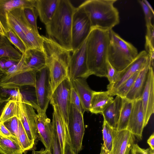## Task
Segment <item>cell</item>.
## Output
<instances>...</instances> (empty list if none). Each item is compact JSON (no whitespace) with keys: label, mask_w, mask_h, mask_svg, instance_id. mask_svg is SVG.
<instances>
[{"label":"cell","mask_w":154,"mask_h":154,"mask_svg":"<svg viewBox=\"0 0 154 154\" xmlns=\"http://www.w3.org/2000/svg\"><path fill=\"white\" fill-rule=\"evenodd\" d=\"M22 54L15 48L4 36L0 40V57H5L20 59Z\"/></svg>","instance_id":"f546056e"},{"label":"cell","mask_w":154,"mask_h":154,"mask_svg":"<svg viewBox=\"0 0 154 154\" xmlns=\"http://www.w3.org/2000/svg\"><path fill=\"white\" fill-rule=\"evenodd\" d=\"M145 47V51L146 52L149 57L151 66L154 68V45L152 44L146 36Z\"/></svg>","instance_id":"b9f144b4"},{"label":"cell","mask_w":154,"mask_h":154,"mask_svg":"<svg viewBox=\"0 0 154 154\" xmlns=\"http://www.w3.org/2000/svg\"><path fill=\"white\" fill-rule=\"evenodd\" d=\"M122 98L116 95L112 102L102 113L104 120L111 127L117 129L122 105Z\"/></svg>","instance_id":"484cf974"},{"label":"cell","mask_w":154,"mask_h":154,"mask_svg":"<svg viewBox=\"0 0 154 154\" xmlns=\"http://www.w3.org/2000/svg\"><path fill=\"white\" fill-rule=\"evenodd\" d=\"M109 30L92 27L86 40L87 64L91 75L106 77Z\"/></svg>","instance_id":"6da1fadb"},{"label":"cell","mask_w":154,"mask_h":154,"mask_svg":"<svg viewBox=\"0 0 154 154\" xmlns=\"http://www.w3.org/2000/svg\"><path fill=\"white\" fill-rule=\"evenodd\" d=\"M53 111L51 123L57 139L61 154H64L65 146L67 142H71L68 125L64 121L57 106L52 105Z\"/></svg>","instance_id":"9a60e30c"},{"label":"cell","mask_w":154,"mask_h":154,"mask_svg":"<svg viewBox=\"0 0 154 154\" xmlns=\"http://www.w3.org/2000/svg\"><path fill=\"white\" fill-rule=\"evenodd\" d=\"M23 54L24 72L31 70L37 72L47 66L46 58L44 51L36 49H29Z\"/></svg>","instance_id":"44dd1931"},{"label":"cell","mask_w":154,"mask_h":154,"mask_svg":"<svg viewBox=\"0 0 154 154\" xmlns=\"http://www.w3.org/2000/svg\"><path fill=\"white\" fill-rule=\"evenodd\" d=\"M64 154H76L72 148L71 143L67 142L66 143Z\"/></svg>","instance_id":"c3c4849f"},{"label":"cell","mask_w":154,"mask_h":154,"mask_svg":"<svg viewBox=\"0 0 154 154\" xmlns=\"http://www.w3.org/2000/svg\"><path fill=\"white\" fill-rule=\"evenodd\" d=\"M146 33L145 36L154 45V28L152 24L146 26Z\"/></svg>","instance_id":"f6af8a7d"},{"label":"cell","mask_w":154,"mask_h":154,"mask_svg":"<svg viewBox=\"0 0 154 154\" xmlns=\"http://www.w3.org/2000/svg\"><path fill=\"white\" fill-rule=\"evenodd\" d=\"M2 99L1 97L0 96V101Z\"/></svg>","instance_id":"6125c7cd"},{"label":"cell","mask_w":154,"mask_h":154,"mask_svg":"<svg viewBox=\"0 0 154 154\" xmlns=\"http://www.w3.org/2000/svg\"><path fill=\"white\" fill-rule=\"evenodd\" d=\"M151 66L150 59L149 56L146 65L140 71L125 98L131 101H134L140 98L145 85L147 73Z\"/></svg>","instance_id":"7402d4cb"},{"label":"cell","mask_w":154,"mask_h":154,"mask_svg":"<svg viewBox=\"0 0 154 154\" xmlns=\"http://www.w3.org/2000/svg\"><path fill=\"white\" fill-rule=\"evenodd\" d=\"M89 17L83 8H76L73 14L72 27V47L73 52L86 40L91 29Z\"/></svg>","instance_id":"52a82bcc"},{"label":"cell","mask_w":154,"mask_h":154,"mask_svg":"<svg viewBox=\"0 0 154 154\" xmlns=\"http://www.w3.org/2000/svg\"><path fill=\"white\" fill-rule=\"evenodd\" d=\"M36 0H0V22L6 32L9 29L7 17L13 9L18 8H35Z\"/></svg>","instance_id":"ffe728a7"},{"label":"cell","mask_w":154,"mask_h":154,"mask_svg":"<svg viewBox=\"0 0 154 154\" xmlns=\"http://www.w3.org/2000/svg\"><path fill=\"white\" fill-rule=\"evenodd\" d=\"M5 75V73L0 69V79L2 78Z\"/></svg>","instance_id":"91938a15"},{"label":"cell","mask_w":154,"mask_h":154,"mask_svg":"<svg viewBox=\"0 0 154 154\" xmlns=\"http://www.w3.org/2000/svg\"><path fill=\"white\" fill-rule=\"evenodd\" d=\"M34 87L39 108L41 111L46 112L52 95L47 66L36 72Z\"/></svg>","instance_id":"7c38bea8"},{"label":"cell","mask_w":154,"mask_h":154,"mask_svg":"<svg viewBox=\"0 0 154 154\" xmlns=\"http://www.w3.org/2000/svg\"><path fill=\"white\" fill-rule=\"evenodd\" d=\"M42 37L52 94L59 85L68 77V68L72 52L50 38Z\"/></svg>","instance_id":"7a4b0ae2"},{"label":"cell","mask_w":154,"mask_h":154,"mask_svg":"<svg viewBox=\"0 0 154 154\" xmlns=\"http://www.w3.org/2000/svg\"><path fill=\"white\" fill-rule=\"evenodd\" d=\"M140 99L146 126L154 112V73L153 68L151 66L148 72L145 85Z\"/></svg>","instance_id":"4fadbf2b"},{"label":"cell","mask_w":154,"mask_h":154,"mask_svg":"<svg viewBox=\"0 0 154 154\" xmlns=\"http://www.w3.org/2000/svg\"><path fill=\"white\" fill-rule=\"evenodd\" d=\"M117 0H87L79 6L88 14L92 27L109 30L120 22L119 13L114 6Z\"/></svg>","instance_id":"277c9868"},{"label":"cell","mask_w":154,"mask_h":154,"mask_svg":"<svg viewBox=\"0 0 154 154\" xmlns=\"http://www.w3.org/2000/svg\"><path fill=\"white\" fill-rule=\"evenodd\" d=\"M3 123L11 134L18 140L19 119L17 118L14 117L5 121Z\"/></svg>","instance_id":"74e56055"},{"label":"cell","mask_w":154,"mask_h":154,"mask_svg":"<svg viewBox=\"0 0 154 154\" xmlns=\"http://www.w3.org/2000/svg\"><path fill=\"white\" fill-rule=\"evenodd\" d=\"M147 143L150 147L152 150L154 149V134L153 133L149 137L147 140Z\"/></svg>","instance_id":"f5cc1de1"},{"label":"cell","mask_w":154,"mask_h":154,"mask_svg":"<svg viewBox=\"0 0 154 154\" xmlns=\"http://www.w3.org/2000/svg\"><path fill=\"white\" fill-rule=\"evenodd\" d=\"M25 17L29 24L37 32H38L37 25V19L38 14L35 8H23Z\"/></svg>","instance_id":"e575fe53"},{"label":"cell","mask_w":154,"mask_h":154,"mask_svg":"<svg viewBox=\"0 0 154 154\" xmlns=\"http://www.w3.org/2000/svg\"><path fill=\"white\" fill-rule=\"evenodd\" d=\"M86 79L78 78L71 80L72 85L76 92L85 111H89L94 92L88 85Z\"/></svg>","instance_id":"603a6c76"},{"label":"cell","mask_w":154,"mask_h":154,"mask_svg":"<svg viewBox=\"0 0 154 154\" xmlns=\"http://www.w3.org/2000/svg\"><path fill=\"white\" fill-rule=\"evenodd\" d=\"M68 127L72 148L75 153L78 154L82 149L85 132L83 115L72 103Z\"/></svg>","instance_id":"ba28073f"},{"label":"cell","mask_w":154,"mask_h":154,"mask_svg":"<svg viewBox=\"0 0 154 154\" xmlns=\"http://www.w3.org/2000/svg\"><path fill=\"white\" fill-rule=\"evenodd\" d=\"M86 40L72 52L68 68V77L70 81L80 78L86 79L91 75L87 64Z\"/></svg>","instance_id":"8fae6325"},{"label":"cell","mask_w":154,"mask_h":154,"mask_svg":"<svg viewBox=\"0 0 154 154\" xmlns=\"http://www.w3.org/2000/svg\"><path fill=\"white\" fill-rule=\"evenodd\" d=\"M75 8L70 1L60 0L54 15L45 25L48 37L71 52L72 19Z\"/></svg>","instance_id":"3957f363"},{"label":"cell","mask_w":154,"mask_h":154,"mask_svg":"<svg viewBox=\"0 0 154 154\" xmlns=\"http://www.w3.org/2000/svg\"><path fill=\"white\" fill-rule=\"evenodd\" d=\"M143 111L140 99L133 101V107L127 129L139 140L145 127Z\"/></svg>","instance_id":"2e32d148"},{"label":"cell","mask_w":154,"mask_h":154,"mask_svg":"<svg viewBox=\"0 0 154 154\" xmlns=\"http://www.w3.org/2000/svg\"><path fill=\"white\" fill-rule=\"evenodd\" d=\"M149 58L146 52L142 51L138 53L134 60L126 68L120 71L119 78L116 82L107 91L112 96L113 94L118 88L135 72L141 70L146 65Z\"/></svg>","instance_id":"5bb4252c"},{"label":"cell","mask_w":154,"mask_h":154,"mask_svg":"<svg viewBox=\"0 0 154 154\" xmlns=\"http://www.w3.org/2000/svg\"><path fill=\"white\" fill-rule=\"evenodd\" d=\"M0 33L3 36H5V32L0 22Z\"/></svg>","instance_id":"6f0895ef"},{"label":"cell","mask_w":154,"mask_h":154,"mask_svg":"<svg viewBox=\"0 0 154 154\" xmlns=\"http://www.w3.org/2000/svg\"><path fill=\"white\" fill-rule=\"evenodd\" d=\"M19 89L21 96L22 100L24 102L32 106L38 112L41 111L38 105L34 86H24Z\"/></svg>","instance_id":"f1b7e54d"},{"label":"cell","mask_w":154,"mask_h":154,"mask_svg":"<svg viewBox=\"0 0 154 154\" xmlns=\"http://www.w3.org/2000/svg\"><path fill=\"white\" fill-rule=\"evenodd\" d=\"M17 102V117L21 123L29 139L35 144L39 139L35 121L37 114L32 106L23 101L21 95Z\"/></svg>","instance_id":"30bf717a"},{"label":"cell","mask_w":154,"mask_h":154,"mask_svg":"<svg viewBox=\"0 0 154 154\" xmlns=\"http://www.w3.org/2000/svg\"><path fill=\"white\" fill-rule=\"evenodd\" d=\"M120 72L117 71L107 60L106 76L109 83L107 86V90L109 89L116 82L119 77Z\"/></svg>","instance_id":"d590c367"},{"label":"cell","mask_w":154,"mask_h":154,"mask_svg":"<svg viewBox=\"0 0 154 154\" xmlns=\"http://www.w3.org/2000/svg\"><path fill=\"white\" fill-rule=\"evenodd\" d=\"M0 134L7 137L14 136L5 126L3 122H0Z\"/></svg>","instance_id":"7dc6e473"},{"label":"cell","mask_w":154,"mask_h":154,"mask_svg":"<svg viewBox=\"0 0 154 154\" xmlns=\"http://www.w3.org/2000/svg\"><path fill=\"white\" fill-rule=\"evenodd\" d=\"M21 94L19 89L6 88L0 87V96L5 97L9 100H12L17 102Z\"/></svg>","instance_id":"8d00e7d4"},{"label":"cell","mask_w":154,"mask_h":154,"mask_svg":"<svg viewBox=\"0 0 154 154\" xmlns=\"http://www.w3.org/2000/svg\"><path fill=\"white\" fill-rule=\"evenodd\" d=\"M35 121L39 140L45 149L51 151L53 143V132L50 119L47 117L46 112L41 111L37 114Z\"/></svg>","instance_id":"d6986e66"},{"label":"cell","mask_w":154,"mask_h":154,"mask_svg":"<svg viewBox=\"0 0 154 154\" xmlns=\"http://www.w3.org/2000/svg\"><path fill=\"white\" fill-rule=\"evenodd\" d=\"M20 60V59H17L12 58H8L5 63V71L13 65L17 63Z\"/></svg>","instance_id":"bcb514c9"},{"label":"cell","mask_w":154,"mask_h":154,"mask_svg":"<svg viewBox=\"0 0 154 154\" xmlns=\"http://www.w3.org/2000/svg\"><path fill=\"white\" fill-rule=\"evenodd\" d=\"M135 141V136L127 129L114 133L111 154H129Z\"/></svg>","instance_id":"ac0fdd59"},{"label":"cell","mask_w":154,"mask_h":154,"mask_svg":"<svg viewBox=\"0 0 154 154\" xmlns=\"http://www.w3.org/2000/svg\"><path fill=\"white\" fill-rule=\"evenodd\" d=\"M59 2L60 0H36L35 8L41 21L45 25L53 17Z\"/></svg>","instance_id":"cb8c5ba5"},{"label":"cell","mask_w":154,"mask_h":154,"mask_svg":"<svg viewBox=\"0 0 154 154\" xmlns=\"http://www.w3.org/2000/svg\"><path fill=\"white\" fill-rule=\"evenodd\" d=\"M9 27L11 28L24 43L27 49H36L44 51L43 39L38 32L27 22L23 8L14 9L7 17Z\"/></svg>","instance_id":"8992f818"},{"label":"cell","mask_w":154,"mask_h":154,"mask_svg":"<svg viewBox=\"0 0 154 154\" xmlns=\"http://www.w3.org/2000/svg\"><path fill=\"white\" fill-rule=\"evenodd\" d=\"M113 98L107 91H94L91 101L89 111L91 113H102L112 102Z\"/></svg>","instance_id":"d4e9b609"},{"label":"cell","mask_w":154,"mask_h":154,"mask_svg":"<svg viewBox=\"0 0 154 154\" xmlns=\"http://www.w3.org/2000/svg\"><path fill=\"white\" fill-rule=\"evenodd\" d=\"M138 2L141 6L145 16L146 26L152 24L151 20L153 18V13L144 3L143 0H138Z\"/></svg>","instance_id":"ab89813d"},{"label":"cell","mask_w":154,"mask_h":154,"mask_svg":"<svg viewBox=\"0 0 154 154\" xmlns=\"http://www.w3.org/2000/svg\"><path fill=\"white\" fill-rule=\"evenodd\" d=\"M108 124L104 120L102 125V134L103 142L105 141L107 135V126Z\"/></svg>","instance_id":"681fc988"},{"label":"cell","mask_w":154,"mask_h":154,"mask_svg":"<svg viewBox=\"0 0 154 154\" xmlns=\"http://www.w3.org/2000/svg\"><path fill=\"white\" fill-rule=\"evenodd\" d=\"M116 129L110 127L108 124L107 126V135L106 138L101 147L111 151L112 146L114 134Z\"/></svg>","instance_id":"f35d334b"},{"label":"cell","mask_w":154,"mask_h":154,"mask_svg":"<svg viewBox=\"0 0 154 154\" xmlns=\"http://www.w3.org/2000/svg\"><path fill=\"white\" fill-rule=\"evenodd\" d=\"M134 146L135 154H154V151L150 147L146 149L140 147L137 144L134 143Z\"/></svg>","instance_id":"ee69618b"},{"label":"cell","mask_w":154,"mask_h":154,"mask_svg":"<svg viewBox=\"0 0 154 154\" xmlns=\"http://www.w3.org/2000/svg\"><path fill=\"white\" fill-rule=\"evenodd\" d=\"M133 101L122 98L121 110L117 128L118 131L126 129L131 115Z\"/></svg>","instance_id":"83f0119b"},{"label":"cell","mask_w":154,"mask_h":154,"mask_svg":"<svg viewBox=\"0 0 154 154\" xmlns=\"http://www.w3.org/2000/svg\"><path fill=\"white\" fill-rule=\"evenodd\" d=\"M9 29L5 36L22 54H25L27 49L24 43L11 28L9 27Z\"/></svg>","instance_id":"d6a6232c"},{"label":"cell","mask_w":154,"mask_h":154,"mask_svg":"<svg viewBox=\"0 0 154 154\" xmlns=\"http://www.w3.org/2000/svg\"><path fill=\"white\" fill-rule=\"evenodd\" d=\"M129 154H135L134 146L131 150Z\"/></svg>","instance_id":"680465c9"},{"label":"cell","mask_w":154,"mask_h":154,"mask_svg":"<svg viewBox=\"0 0 154 154\" xmlns=\"http://www.w3.org/2000/svg\"><path fill=\"white\" fill-rule=\"evenodd\" d=\"M32 154H52L51 151L46 149L42 148L39 151L34 149L32 150Z\"/></svg>","instance_id":"f907efd6"},{"label":"cell","mask_w":154,"mask_h":154,"mask_svg":"<svg viewBox=\"0 0 154 154\" xmlns=\"http://www.w3.org/2000/svg\"><path fill=\"white\" fill-rule=\"evenodd\" d=\"M2 35L0 33V40L1 38V37Z\"/></svg>","instance_id":"94428289"},{"label":"cell","mask_w":154,"mask_h":154,"mask_svg":"<svg viewBox=\"0 0 154 154\" xmlns=\"http://www.w3.org/2000/svg\"><path fill=\"white\" fill-rule=\"evenodd\" d=\"M36 71L31 70L10 76H3L0 79V87L18 88L26 86H34Z\"/></svg>","instance_id":"e0dca14e"},{"label":"cell","mask_w":154,"mask_h":154,"mask_svg":"<svg viewBox=\"0 0 154 154\" xmlns=\"http://www.w3.org/2000/svg\"><path fill=\"white\" fill-rule=\"evenodd\" d=\"M71 103L74 105L77 109L83 115L85 110L76 92L72 87L71 92Z\"/></svg>","instance_id":"60d3db41"},{"label":"cell","mask_w":154,"mask_h":154,"mask_svg":"<svg viewBox=\"0 0 154 154\" xmlns=\"http://www.w3.org/2000/svg\"><path fill=\"white\" fill-rule=\"evenodd\" d=\"M25 152L16 137L0 134V154H23Z\"/></svg>","instance_id":"4316f807"},{"label":"cell","mask_w":154,"mask_h":154,"mask_svg":"<svg viewBox=\"0 0 154 154\" xmlns=\"http://www.w3.org/2000/svg\"><path fill=\"white\" fill-rule=\"evenodd\" d=\"M71 81L67 77L60 84L52 94L50 103L57 106L64 121L68 125L71 106L72 88Z\"/></svg>","instance_id":"9c48e42d"},{"label":"cell","mask_w":154,"mask_h":154,"mask_svg":"<svg viewBox=\"0 0 154 154\" xmlns=\"http://www.w3.org/2000/svg\"><path fill=\"white\" fill-rule=\"evenodd\" d=\"M143 1L144 2V3L146 4L147 7L150 9L151 11L154 13V11L153 9L151 6V5L149 3V2L146 0H143Z\"/></svg>","instance_id":"9f6ffc18"},{"label":"cell","mask_w":154,"mask_h":154,"mask_svg":"<svg viewBox=\"0 0 154 154\" xmlns=\"http://www.w3.org/2000/svg\"><path fill=\"white\" fill-rule=\"evenodd\" d=\"M18 140L21 148L25 152L32 149L35 145L29 138L21 123L19 120Z\"/></svg>","instance_id":"836d02e7"},{"label":"cell","mask_w":154,"mask_h":154,"mask_svg":"<svg viewBox=\"0 0 154 154\" xmlns=\"http://www.w3.org/2000/svg\"><path fill=\"white\" fill-rule=\"evenodd\" d=\"M9 101L8 99H2L0 101V118L6 105Z\"/></svg>","instance_id":"816d5d0a"},{"label":"cell","mask_w":154,"mask_h":154,"mask_svg":"<svg viewBox=\"0 0 154 154\" xmlns=\"http://www.w3.org/2000/svg\"><path fill=\"white\" fill-rule=\"evenodd\" d=\"M100 154H111V151L107 150L104 148L101 147Z\"/></svg>","instance_id":"11a10c76"},{"label":"cell","mask_w":154,"mask_h":154,"mask_svg":"<svg viewBox=\"0 0 154 154\" xmlns=\"http://www.w3.org/2000/svg\"><path fill=\"white\" fill-rule=\"evenodd\" d=\"M140 71L135 72L121 84L113 93L112 96L117 95L122 98H125L132 87Z\"/></svg>","instance_id":"1f68e13d"},{"label":"cell","mask_w":154,"mask_h":154,"mask_svg":"<svg viewBox=\"0 0 154 154\" xmlns=\"http://www.w3.org/2000/svg\"><path fill=\"white\" fill-rule=\"evenodd\" d=\"M8 58V57H0V69L4 72L5 70V63Z\"/></svg>","instance_id":"db71d44e"},{"label":"cell","mask_w":154,"mask_h":154,"mask_svg":"<svg viewBox=\"0 0 154 154\" xmlns=\"http://www.w3.org/2000/svg\"><path fill=\"white\" fill-rule=\"evenodd\" d=\"M18 106L17 102L10 100L6 105L0 118V122H3L12 118L17 117Z\"/></svg>","instance_id":"4dcf8cb0"},{"label":"cell","mask_w":154,"mask_h":154,"mask_svg":"<svg viewBox=\"0 0 154 154\" xmlns=\"http://www.w3.org/2000/svg\"><path fill=\"white\" fill-rule=\"evenodd\" d=\"M107 51L109 62L117 71H121L136 58L137 49L131 43L121 38L112 29L109 30Z\"/></svg>","instance_id":"5b68a950"},{"label":"cell","mask_w":154,"mask_h":154,"mask_svg":"<svg viewBox=\"0 0 154 154\" xmlns=\"http://www.w3.org/2000/svg\"><path fill=\"white\" fill-rule=\"evenodd\" d=\"M53 143L51 149L52 154H61L56 134L53 128Z\"/></svg>","instance_id":"7bdbcfd3"}]
</instances>
